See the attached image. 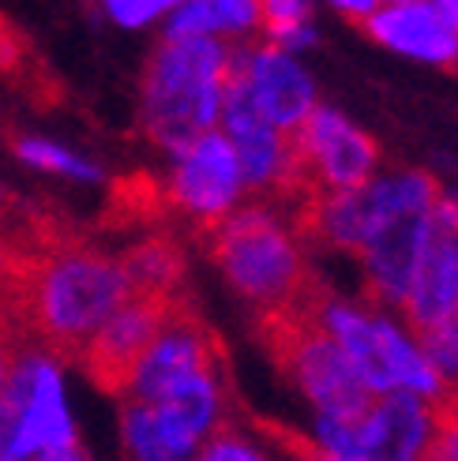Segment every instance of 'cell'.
<instances>
[{
	"label": "cell",
	"instance_id": "obj_1",
	"mask_svg": "<svg viewBox=\"0 0 458 461\" xmlns=\"http://www.w3.org/2000/svg\"><path fill=\"white\" fill-rule=\"evenodd\" d=\"M444 188L432 173H376L357 188L361 240L353 256L364 270V289L376 308H402L417 259L432 229V203Z\"/></svg>",
	"mask_w": 458,
	"mask_h": 461
},
{
	"label": "cell",
	"instance_id": "obj_2",
	"mask_svg": "<svg viewBox=\"0 0 458 461\" xmlns=\"http://www.w3.org/2000/svg\"><path fill=\"white\" fill-rule=\"evenodd\" d=\"M196 237L229 289L256 315L289 308L316 278L293 229L260 199L234 206L222 221L199 229Z\"/></svg>",
	"mask_w": 458,
	"mask_h": 461
},
{
	"label": "cell",
	"instance_id": "obj_3",
	"mask_svg": "<svg viewBox=\"0 0 458 461\" xmlns=\"http://www.w3.org/2000/svg\"><path fill=\"white\" fill-rule=\"evenodd\" d=\"M324 282L312 278L308 289L282 312L256 315V334L270 353L274 367L305 394V402L327 420H357L372 405V390L364 386L350 357L319 319Z\"/></svg>",
	"mask_w": 458,
	"mask_h": 461
},
{
	"label": "cell",
	"instance_id": "obj_4",
	"mask_svg": "<svg viewBox=\"0 0 458 461\" xmlns=\"http://www.w3.org/2000/svg\"><path fill=\"white\" fill-rule=\"evenodd\" d=\"M234 50L218 38H162L143 72V131L180 154L218 124Z\"/></svg>",
	"mask_w": 458,
	"mask_h": 461
},
{
	"label": "cell",
	"instance_id": "obj_5",
	"mask_svg": "<svg viewBox=\"0 0 458 461\" xmlns=\"http://www.w3.org/2000/svg\"><path fill=\"white\" fill-rule=\"evenodd\" d=\"M293 184L286 211L324 192H350L369 184L380 169V143L331 105H312L308 117L289 131Z\"/></svg>",
	"mask_w": 458,
	"mask_h": 461
},
{
	"label": "cell",
	"instance_id": "obj_6",
	"mask_svg": "<svg viewBox=\"0 0 458 461\" xmlns=\"http://www.w3.org/2000/svg\"><path fill=\"white\" fill-rule=\"evenodd\" d=\"M185 296V293H180ZM180 296H143V293H128L124 301L109 312V319L90 334V341L79 353V367L87 372V379L98 390L113 398H124L132 375L140 367L143 353L151 349L154 334L162 330V322L169 319L173 304Z\"/></svg>",
	"mask_w": 458,
	"mask_h": 461
},
{
	"label": "cell",
	"instance_id": "obj_7",
	"mask_svg": "<svg viewBox=\"0 0 458 461\" xmlns=\"http://www.w3.org/2000/svg\"><path fill=\"white\" fill-rule=\"evenodd\" d=\"M162 188L173 211L196 221V233L222 221L234 206H241V195H244L234 143L215 128L203 131L196 143H188L177 154V166Z\"/></svg>",
	"mask_w": 458,
	"mask_h": 461
},
{
	"label": "cell",
	"instance_id": "obj_8",
	"mask_svg": "<svg viewBox=\"0 0 458 461\" xmlns=\"http://www.w3.org/2000/svg\"><path fill=\"white\" fill-rule=\"evenodd\" d=\"M398 312L409 334L458 319V199L447 192L432 203V229Z\"/></svg>",
	"mask_w": 458,
	"mask_h": 461
},
{
	"label": "cell",
	"instance_id": "obj_9",
	"mask_svg": "<svg viewBox=\"0 0 458 461\" xmlns=\"http://www.w3.org/2000/svg\"><path fill=\"white\" fill-rule=\"evenodd\" d=\"M234 72L256 113L279 131H293L316 105L312 76L297 64L293 53L270 41L252 45V50H234Z\"/></svg>",
	"mask_w": 458,
	"mask_h": 461
},
{
	"label": "cell",
	"instance_id": "obj_10",
	"mask_svg": "<svg viewBox=\"0 0 458 461\" xmlns=\"http://www.w3.org/2000/svg\"><path fill=\"white\" fill-rule=\"evenodd\" d=\"M361 27L402 57L440 68L458 60V27L436 8V0H391V5H380Z\"/></svg>",
	"mask_w": 458,
	"mask_h": 461
},
{
	"label": "cell",
	"instance_id": "obj_11",
	"mask_svg": "<svg viewBox=\"0 0 458 461\" xmlns=\"http://www.w3.org/2000/svg\"><path fill=\"white\" fill-rule=\"evenodd\" d=\"M432 435V402L391 390L376 394L357 424V461H425Z\"/></svg>",
	"mask_w": 458,
	"mask_h": 461
},
{
	"label": "cell",
	"instance_id": "obj_12",
	"mask_svg": "<svg viewBox=\"0 0 458 461\" xmlns=\"http://www.w3.org/2000/svg\"><path fill=\"white\" fill-rule=\"evenodd\" d=\"M128 293L180 296L185 293V251L173 237H147L117 256Z\"/></svg>",
	"mask_w": 458,
	"mask_h": 461
},
{
	"label": "cell",
	"instance_id": "obj_13",
	"mask_svg": "<svg viewBox=\"0 0 458 461\" xmlns=\"http://www.w3.org/2000/svg\"><path fill=\"white\" fill-rule=\"evenodd\" d=\"M256 27V0H180L166 23V38H218Z\"/></svg>",
	"mask_w": 458,
	"mask_h": 461
},
{
	"label": "cell",
	"instance_id": "obj_14",
	"mask_svg": "<svg viewBox=\"0 0 458 461\" xmlns=\"http://www.w3.org/2000/svg\"><path fill=\"white\" fill-rule=\"evenodd\" d=\"M260 31L270 45L293 53L316 41L312 31V0H256Z\"/></svg>",
	"mask_w": 458,
	"mask_h": 461
},
{
	"label": "cell",
	"instance_id": "obj_15",
	"mask_svg": "<svg viewBox=\"0 0 458 461\" xmlns=\"http://www.w3.org/2000/svg\"><path fill=\"white\" fill-rule=\"evenodd\" d=\"M12 147H15V154L27 161V166H34V169L60 173V176L87 180V184L102 180V169L95 166V161H87V158L72 154L68 147H57V143H50V140H15Z\"/></svg>",
	"mask_w": 458,
	"mask_h": 461
},
{
	"label": "cell",
	"instance_id": "obj_16",
	"mask_svg": "<svg viewBox=\"0 0 458 461\" xmlns=\"http://www.w3.org/2000/svg\"><path fill=\"white\" fill-rule=\"evenodd\" d=\"M192 461H267V457L234 420H229L192 454Z\"/></svg>",
	"mask_w": 458,
	"mask_h": 461
},
{
	"label": "cell",
	"instance_id": "obj_17",
	"mask_svg": "<svg viewBox=\"0 0 458 461\" xmlns=\"http://www.w3.org/2000/svg\"><path fill=\"white\" fill-rule=\"evenodd\" d=\"M0 345L19 349V334H15V256L0 233Z\"/></svg>",
	"mask_w": 458,
	"mask_h": 461
},
{
	"label": "cell",
	"instance_id": "obj_18",
	"mask_svg": "<svg viewBox=\"0 0 458 461\" xmlns=\"http://www.w3.org/2000/svg\"><path fill=\"white\" fill-rule=\"evenodd\" d=\"M267 439L279 447V450H286L293 461H342V457H334L331 450H324L316 439H308V435H301V431H293V428H286V424H270V420H260L256 424Z\"/></svg>",
	"mask_w": 458,
	"mask_h": 461
},
{
	"label": "cell",
	"instance_id": "obj_19",
	"mask_svg": "<svg viewBox=\"0 0 458 461\" xmlns=\"http://www.w3.org/2000/svg\"><path fill=\"white\" fill-rule=\"evenodd\" d=\"M177 5L180 0H98V8L121 27H147L151 19L173 12Z\"/></svg>",
	"mask_w": 458,
	"mask_h": 461
},
{
	"label": "cell",
	"instance_id": "obj_20",
	"mask_svg": "<svg viewBox=\"0 0 458 461\" xmlns=\"http://www.w3.org/2000/svg\"><path fill=\"white\" fill-rule=\"evenodd\" d=\"M34 461H90L87 447L79 439H68V443H57V447H45L34 454Z\"/></svg>",
	"mask_w": 458,
	"mask_h": 461
},
{
	"label": "cell",
	"instance_id": "obj_21",
	"mask_svg": "<svg viewBox=\"0 0 458 461\" xmlns=\"http://www.w3.org/2000/svg\"><path fill=\"white\" fill-rule=\"evenodd\" d=\"M331 5H334L342 15H346V19H353L357 27H361V23H364V19H369V15L380 8V0H331Z\"/></svg>",
	"mask_w": 458,
	"mask_h": 461
},
{
	"label": "cell",
	"instance_id": "obj_22",
	"mask_svg": "<svg viewBox=\"0 0 458 461\" xmlns=\"http://www.w3.org/2000/svg\"><path fill=\"white\" fill-rule=\"evenodd\" d=\"M15 357H19V349H12V345H0V394H5V386H8V375H12Z\"/></svg>",
	"mask_w": 458,
	"mask_h": 461
},
{
	"label": "cell",
	"instance_id": "obj_23",
	"mask_svg": "<svg viewBox=\"0 0 458 461\" xmlns=\"http://www.w3.org/2000/svg\"><path fill=\"white\" fill-rule=\"evenodd\" d=\"M436 8L454 23V27H458V0H436Z\"/></svg>",
	"mask_w": 458,
	"mask_h": 461
},
{
	"label": "cell",
	"instance_id": "obj_24",
	"mask_svg": "<svg viewBox=\"0 0 458 461\" xmlns=\"http://www.w3.org/2000/svg\"><path fill=\"white\" fill-rule=\"evenodd\" d=\"M8 203H12V195L5 192V184H0V214H5V211H8Z\"/></svg>",
	"mask_w": 458,
	"mask_h": 461
},
{
	"label": "cell",
	"instance_id": "obj_25",
	"mask_svg": "<svg viewBox=\"0 0 458 461\" xmlns=\"http://www.w3.org/2000/svg\"><path fill=\"white\" fill-rule=\"evenodd\" d=\"M387 5H391V0H387Z\"/></svg>",
	"mask_w": 458,
	"mask_h": 461
},
{
	"label": "cell",
	"instance_id": "obj_26",
	"mask_svg": "<svg viewBox=\"0 0 458 461\" xmlns=\"http://www.w3.org/2000/svg\"><path fill=\"white\" fill-rule=\"evenodd\" d=\"M454 64H458V60H454Z\"/></svg>",
	"mask_w": 458,
	"mask_h": 461
}]
</instances>
